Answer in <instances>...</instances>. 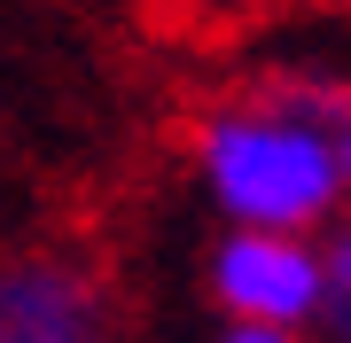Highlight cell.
Wrapping results in <instances>:
<instances>
[{
	"instance_id": "cell-3",
	"label": "cell",
	"mask_w": 351,
	"mask_h": 343,
	"mask_svg": "<svg viewBox=\"0 0 351 343\" xmlns=\"http://www.w3.org/2000/svg\"><path fill=\"white\" fill-rule=\"evenodd\" d=\"M0 343H110V289L78 250H0Z\"/></svg>"
},
{
	"instance_id": "cell-4",
	"label": "cell",
	"mask_w": 351,
	"mask_h": 343,
	"mask_svg": "<svg viewBox=\"0 0 351 343\" xmlns=\"http://www.w3.org/2000/svg\"><path fill=\"white\" fill-rule=\"evenodd\" d=\"M258 86H274L281 102H297L328 133V149H336V188H343V218H351V63H274Z\"/></svg>"
},
{
	"instance_id": "cell-5",
	"label": "cell",
	"mask_w": 351,
	"mask_h": 343,
	"mask_svg": "<svg viewBox=\"0 0 351 343\" xmlns=\"http://www.w3.org/2000/svg\"><path fill=\"white\" fill-rule=\"evenodd\" d=\"M313 343H351V218L320 234V312H313Z\"/></svg>"
},
{
	"instance_id": "cell-6",
	"label": "cell",
	"mask_w": 351,
	"mask_h": 343,
	"mask_svg": "<svg viewBox=\"0 0 351 343\" xmlns=\"http://www.w3.org/2000/svg\"><path fill=\"white\" fill-rule=\"evenodd\" d=\"M211 343H313V335H289V328H219Z\"/></svg>"
},
{
	"instance_id": "cell-1",
	"label": "cell",
	"mask_w": 351,
	"mask_h": 343,
	"mask_svg": "<svg viewBox=\"0 0 351 343\" xmlns=\"http://www.w3.org/2000/svg\"><path fill=\"white\" fill-rule=\"evenodd\" d=\"M188 179L219 227L265 234H328L343 218L336 149L297 102L274 86H242L226 102L195 110L188 125Z\"/></svg>"
},
{
	"instance_id": "cell-2",
	"label": "cell",
	"mask_w": 351,
	"mask_h": 343,
	"mask_svg": "<svg viewBox=\"0 0 351 343\" xmlns=\"http://www.w3.org/2000/svg\"><path fill=\"white\" fill-rule=\"evenodd\" d=\"M203 296H211L219 328L313 335V312H320V234L219 227V242L203 250Z\"/></svg>"
}]
</instances>
